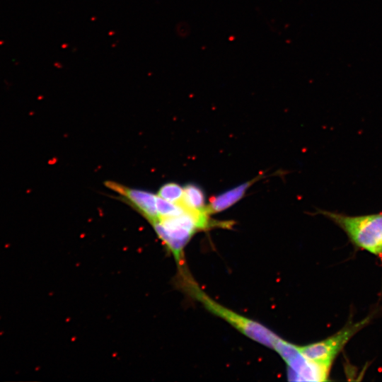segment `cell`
<instances>
[{
	"label": "cell",
	"instance_id": "cell-1",
	"mask_svg": "<svg viewBox=\"0 0 382 382\" xmlns=\"http://www.w3.org/2000/svg\"><path fill=\"white\" fill-rule=\"evenodd\" d=\"M206 209L192 210L185 209L180 214L159 217L151 223L156 233L167 250L172 253L179 267H185L184 248L192 236L198 231L216 225L212 222Z\"/></svg>",
	"mask_w": 382,
	"mask_h": 382
},
{
	"label": "cell",
	"instance_id": "cell-2",
	"mask_svg": "<svg viewBox=\"0 0 382 382\" xmlns=\"http://www.w3.org/2000/svg\"><path fill=\"white\" fill-rule=\"evenodd\" d=\"M178 282L184 291L202 303L210 313L222 318L246 337L273 349L279 336L258 322L238 314L213 300L199 286L187 270L179 274Z\"/></svg>",
	"mask_w": 382,
	"mask_h": 382
},
{
	"label": "cell",
	"instance_id": "cell-3",
	"mask_svg": "<svg viewBox=\"0 0 382 382\" xmlns=\"http://www.w3.org/2000/svg\"><path fill=\"white\" fill-rule=\"evenodd\" d=\"M320 213L341 228L355 246L374 255L381 254L382 213L361 216L327 211Z\"/></svg>",
	"mask_w": 382,
	"mask_h": 382
},
{
	"label": "cell",
	"instance_id": "cell-4",
	"mask_svg": "<svg viewBox=\"0 0 382 382\" xmlns=\"http://www.w3.org/2000/svg\"><path fill=\"white\" fill-rule=\"evenodd\" d=\"M371 316L348 324L332 336L320 342L299 346L302 354L311 361L330 370L333 361L349 340L371 320Z\"/></svg>",
	"mask_w": 382,
	"mask_h": 382
},
{
	"label": "cell",
	"instance_id": "cell-5",
	"mask_svg": "<svg viewBox=\"0 0 382 382\" xmlns=\"http://www.w3.org/2000/svg\"><path fill=\"white\" fill-rule=\"evenodd\" d=\"M273 349L286 362L290 381H323L328 380L330 369L308 359L300 351L299 346L279 337Z\"/></svg>",
	"mask_w": 382,
	"mask_h": 382
},
{
	"label": "cell",
	"instance_id": "cell-6",
	"mask_svg": "<svg viewBox=\"0 0 382 382\" xmlns=\"http://www.w3.org/2000/svg\"><path fill=\"white\" fill-rule=\"evenodd\" d=\"M105 185L122 197L151 224L157 220L156 195L148 191L131 188L113 181H106Z\"/></svg>",
	"mask_w": 382,
	"mask_h": 382
},
{
	"label": "cell",
	"instance_id": "cell-7",
	"mask_svg": "<svg viewBox=\"0 0 382 382\" xmlns=\"http://www.w3.org/2000/svg\"><path fill=\"white\" fill-rule=\"evenodd\" d=\"M261 178L260 175L255 177L253 180L211 197L209 204L207 205V212L211 214L221 212L231 207L241 200L248 189Z\"/></svg>",
	"mask_w": 382,
	"mask_h": 382
},
{
	"label": "cell",
	"instance_id": "cell-8",
	"mask_svg": "<svg viewBox=\"0 0 382 382\" xmlns=\"http://www.w3.org/2000/svg\"><path fill=\"white\" fill-rule=\"evenodd\" d=\"M179 203L187 209L202 210L207 207L204 191L199 186L191 183L183 187V197Z\"/></svg>",
	"mask_w": 382,
	"mask_h": 382
},
{
	"label": "cell",
	"instance_id": "cell-9",
	"mask_svg": "<svg viewBox=\"0 0 382 382\" xmlns=\"http://www.w3.org/2000/svg\"><path fill=\"white\" fill-rule=\"evenodd\" d=\"M156 210L159 218L180 214L185 208L180 203H173L156 195Z\"/></svg>",
	"mask_w": 382,
	"mask_h": 382
},
{
	"label": "cell",
	"instance_id": "cell-10",
	"mask_svg": "<svg viewBox=\"0 0 382 382\" xmlns=\"http://www.w3.org/2000/svg\"><path fill=\"white\" fill-rule=\"evenodd\" d=\"M183 187L175 183H168L162 185L157 195L173 203H179L183 197Z\"/></svg>",
	"mask_w": 382,
	"mask_h": 382
},
{
	"label": "cell",
	"instance_id": "cell-11",
	"mask_svg": "<svg viewBox=\"0 0 382 382\" xmlns=\"http://www.w3.org/2000/svg\"><path fill=\"white\" fill-rule=\"evenodd\" d=\"M381 254H382V250H381Z\"/></svg>",
	"mask_w": 382,
	"mask_h": 382
}]
</instances>
